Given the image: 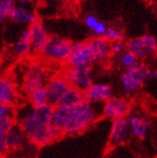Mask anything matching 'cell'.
Listing matches in <instances>:
<instances>
[{
    "label": "cell",
    "mask_w": 157,
    "mask_h": 158,
    "mask_svg": "<svg viewBox=\"0 0 157 158\" xmlns=\"http://www.w3.org/2000/svg\"><path fill=\"white\" fill-rule=\"evenodd\" d=\"M69 87H72L81 92L87 90L93 83V73L92 68L77 66V67H68L67 66L65 72L63 73Z\"/></svg>",
    "instance_id": "52a82bcc"
},
{
    "label": "cell",
    "mask_w": 157,
    "mask_h": 158,
    "mask_svg": "<svg viewBox=\"0 0 157 158\" xmlns=\"http://www.w3.org/2000/svg\"><path fill=\"white\" fill-rule=\"evenodd\" d=\"M14 5L13 0H0V22H6L10 19V15Z\"/></svg>",
    "instance_id": "d4e9b609"
},
{
    "label": "cell",
    "mask_w": 157,
    "mask_h": 158,
    "mask_svg": "<svg viewBox=\"0 0 157 158\" xmlns=\"http://www.w3.org/2000/svg\"><path fill=\"white\" fill-rule=\"evenodd\" d=\"M0 158H1V157H0Z\"/></svg>",
    "instance_id": "836d02e7"
},
{
    "label": "cell",
    "mask_w": 157,
    "mask_h": 158,
    "mask_svg": "<svg viewBox=\"0 0 157 158\" xmlns=\"http://www.w3.org/2000/svg\"><path fill=\"white\" fill-rule=\"evenodd\" d=\"M118 61H119V65L125 69H131L133 67H135L139 62V60L133 55L131 52L125 50L122 53H121L118 57Z\"/></svg>",
    "instance_id": "603a6c76"
},
{
    "label": "cell",
    "mask_w": 157,
    "mask_h": 158,
    "mask_svg": "<svg viewBox=\"0 0 157 158\" xmlns=\"http://www.w3.org/2000/svg\"><path fill=\"white\" fill-rule=\"evenodd\" d=\"M14 123L15 122L14 118H3V120H0V135L4 136L13 127Z\"/></svg>",
    "instance_id": "83f0119b"
},
{
    "label": "cell",
    "mask_w": 157,
    "mask_h": 158,
    "mask_svg": "<svg viewBox=\"0 0 157 158\" xmlns=\"http://www.w3.org/2000/svg\"><path fill=\"white\" fill-rule=\"evenodd\" d=\"M156 78H157V70L153 68H150V72H148V76H147V81L156 80Z\"/></svg>",
    "instance_id": "1f68e13d"
},
{
    "label": "cell",
    "mask_w": 157,
    "mask_h": 158,
    "mask_svg": "<svg viewBox=\"0 0 157 158\" xmlns=\"http://www.w3.org/2000/svg\"><path fill=\"white\" fill-rule=\"evenodd\" d=\"M27 97L29 99L28 103L31 104L33 107H41L45 104H48V94H46V91L44 88L34 91L33 93L28 94Z\"/></svg>",
    "instance_id": "44dd1931"
},
{
    "label": "cell",
    "mask_w": 157,
    "mask_h": 158,
    "mask_svg": "<svg viewBox=\"0 0 157 158\" xmlns=\"http://www.w3.org/2000/svg\"><path fill=\"white\" fill-rule=\"evenodd\" d=\"M126 50L131 52L141 63L153 59L157 51V42L152 35L132 38L126 44Z\"/></svg>",
    "instance_id": "8992f818"
},
{
    "label": "cell",
    "mask_w": 157,
    "mask_h": 158,
    "mask_svg": "<svg viewBox=\"0 0 157 158\" xmlns=\"http://www.w3.org/2000/svg\"><path fill=\"white\" fill-rule=\"evenodd\" d=\"M19 98L15 82L9 76H0V105L15 106Z\"/></svg>",
    "instance_id": "5bb4252c"
},
{
    "label": "cell",
    "mask_w": 157,
    "mask_h": 158,
    "mask_svg": "<svg viewBox=\"0 0 157 158\" xmlns=\"http://www.w3.org/2000/svg\"><path fill=\"white\" fill-rule=\"evenodd\" d=\"M122 37L123 33L121 28L117 26H108L102 38H104L110 44H113L119 41H122Z\"/></svg>",
    "instance_id": "cb8c5ba5"
},
{
    "label": "cell",
    "mask_w": 157,
    "mask_h": 158,
    "mask_svg": "<svg viewBox=\"0 0 157 158\" xmlns=\"http://www.w3.org/2000/svg\"><path fill=\"white\" fill-rule=\"evenodd\" d=\"M131 133L127 118H121L112 121L111 129H110V144L111 146L122 145L130 139Z\"/></svg>",
    "instance_id": "9a60e30c"
},
{
    "label": "cell",
    "mask_w": 157,
    "mask_h": 158,
    "mask_svg": "<svg viewBox=\"0 0 157 158\" xmlns=\"http://www.w3.org/2000/svg\"><path fill=\"white\" fill-rule=\"evenodd\" d=\"M68 88L69 85L63 73L50 77L49 81L44 88L46 94H48V104L53 107L57 106Z\"/></svg>",
    "instance_id": "8fae6325"
},
{
    "label": "cell",
    "mask_w": 157,
    "mask_h": 158,
    "mask_svg": "<svg viewBox=\"0 0 157 158\" xmlns=\"http://www.w3.org/2000/svg\"><path fill=\"white\" fill-rule=\"evenodd\" d=\"M33 2L27 0H19L14 2L10 15V20L14 24L29 28L39 20L38 15L33 9Z\"/></svg>",
    "instance_id": "ba28073f"
},
{
    "label": "cell",
    "mask_w": 157,
    "mask_h": 158,
    "mask_svg": "<svg viewBox=\"0 0 157 158\" xmlns=\"http://www.w3.org/2000/svg\"><path fill=\"white\" fill-rule=\"evenodd\" d=\"M107 27H108V25L106 24L105 22L98 20L97 22V24L93 26V28L91 31H92L93 34V37H98V38H100V37H103V35L105 34Z\"/></svg>",
    "instance_id": "4316f807"
},
{
    "label": "cell",
    "mask_w": 157,
    "mask_h": 158,
    "mask_svg": "<svg viewBox=\"0 0 157 158\" xmlns=\"http://www.w3.org/2000/svg\"><path fill=\"white\" fill-rule=\"evenodd\" d=\"M93 52V56L97 62H104L111 56V44L102 37H93L87 41Z\"/></svg>",
    "instance_id": "ac0fdd59"
},
{
    "label": "cell",
    "mask_w": 157,
    "mask_h": 158,
    "mask_svg": "<svg viewBox=\"0 0 157 158\" xmlns=\"http://www.w3.org/2000/svg\"><path fill=\"white\" fill-rule=\"evenodd\" d=\"M3 158H19V156L17 152L15 153H7Z\"/></svg>",
    "instance_id": "d6a6232c"
},
{
    "label": "cell",
    "mask_w": 157,
    "mask_h": 158,
    "mask_svg": "<svg viewBox=\"0 0 157 158\" xmlns=\"http://www.w3.org/2000/svg\"><path fill=\"white\" fill-rule=\"evenodd\" d=\"M98 21V19L97 18L96 15L93 14H89L85 17L84 19V23L85 25L87 26L90 30H92L93 28V26H95L97 24V22Z\"/></svg>",
    "instance_id": "f546056e"
},
{
    "label": "cell",
    "mask_w": 157,
    "mask_h": 158,
    "mask_svg": "<svg viewBox=\"0 0 157 158\" xmlns=\"http://www.w3.org/2000/svg\"><path fill=\"white\" fill-rule=\"evenodd\" d=\"M83 100H84L83 92L75 88H72V87H69L64 96H63L58 105L65 106V107H74L78 104H80Z\"/></svg>",
    "instance_id": "ffe728a7"
},
{
    "label": "cell",
    "mask_w": 157,
    "mask_h": 158,
    "mask_svg": "<svg viewBox=\"0 0 157 158\" xmlns=\"http://www.w3.org/2000/svg\"><path fill=\"white\" fill-rule=\"evenodd\" d=\"M125 50H126V44L122 41H119V42L111 44V54L120 55Z\"/></svg>",
    "instance_id": "f1b7e54d"
},
{
    "label": "cell",
    "mask_w": 157,
    "mask_h": 158,
    "mask_svg": "<svg viewBox=\"0 0 157 158\" xmlns=\"http://www.w3.org/2000/svg\"><path fill=\"white\" fill-rule=\"evenodd\" d=\"M15 114V106L0 105V120L3 118H14Z\"/></svg>",
    "instance_id": "484cf974"
},
{
    "label": "cell",
    "mask_w": 157,
    "mask_h": 158,
    "mask_svg": "<svg viewBox=\"0 0 157 158\" xmlns=\"http://www.w3.org/2000/svg\"><path fill=\"white\" fill-rule=\"evenodd\" d=\"M7 154V149L4 143V136L0 135V157L3 158Z\"/></svg>",
    "instance_id": "4dcf8cb0"
},
{
    "label": "cell",
    "mask_w": 157,
    "mask_h": 158,
    "mask_svg": "<svg viewBox=\"0 0 157 158\" xmlns=\"http://www.w3.org/2000/svg\"><path fill=\"white\" fill-rule=\"evenodd\" d=\"M12 52L18 58H24L31 53L29 28H24L21 34L18 37L17 41L13 44Z\"/></svg>",
    "instance_id": "d6986e66"
},
{
    "label": "cell",
    "mask_w": 157,
    "mask_h": 158,
    "mask_svg": "<svg viewBox=\"0 0 157 158\" xmlns=\"http://www.w3.org/2000/svg\"><path fill=\"white\" fill-rule=\"evenodd\" d=\"M72 48V43L59 36L49 37L40 53L42 59L52 63H67Z\"/></svg>",
    "instance_id": "3957f363"
},
{
    "label": "cell",
    "mask_w": 157,
    "mask_h": 158,
    "mask_svg": "<svg viewBox=\"0 0 157 158\" xmlns=\"http://www.w3.org/2000/svg\"><path fill=\"white\" fill-rule=\"evenodd\" d=\"M48 69L40 63H32L26 69L22 77V90L26 96L39 89L45 88L49 81Z\"/></svg>",
    "instance_id": "5b68a950"
},
{
    "label": "cell",
    "mask_w": 157,
    "mask_h": 158,
    "mask_svg": "<svg viewBox=\"0 0 157 158\" xmlns=\"http://www.w3.org/2000/svg\"><path fill=\"white\" fill-rule=\"evenodd\" d=\"M150 68L146 63L140 62L135 67L123 70L120 78L123 93L132 94L142 88L144 83L147 81Z\"/></svg>",
    "instance_id": "277c9868"
},
{
    "label": "cell",
    "mask_w": 157,
    "mask_h": 158,
    "mask_svg": "<svg viewBox=\"0 0 157 158\" xmlns=\"http://www.w3.org/2000/svg\"><path fill=\"white\" fill-rule=\"evenodd\" d=\"M26 137L20 126L14 123L13 127L4 135V143L7 149V153L18 152L21 147L26 143Z\"/></svg>",
    "instance_id": "e0dca14e"
},
{
    "label": "cell",
    "mask_w": 157,
    "mask_h": 158,
    "mask_svg": "<svg viewBox=\"0 0 157 158\" xmlns=\"http://www.w3.org/2000/svg\"><path fill=\"white\" fill-rule=\"evenodd\" d=\"M102 103H91L83 100L74 107L57 105L53 107L51 125L62 137L85 132L102 116Z\"/></svg>",
    "instance_id": "7a4b0ae2"
},
{
    "label": "cell",
    "mask_w": 157,
    "mask_h": 158,
    "mask_svg": "<svg viewBox=\"0 0 157 158\" xmlns=\"http://www.w3.org/2000/svg\"><path fill=\"white\" fill-rule=\"evenodd\" d=\"M131 112V101L125 97H112L102 107V116L109 120L126 118Z\"/></svg>",
    "instance_id": "9c48e42d"
},
{
    "label": "cell",
    "mask_w": 157,
    "mask_h": 158,
    "mask_svg": "<svg viewBox=\"0 0 157 158\" xmlns=\"http://www.w3.org/2000/svg\"><path fill=\"white\" fill-rule=\"evenodd\" d=\"M52 111L50 104L33 107L27 102L15 107L14 122L20 126L27 141L40 148L44 147L61 138L51 125Z\"/></svg>",
    "instance_id": "6da1fadb"
},
{
    "label": "cell",
    "mask_w": 157,
    "mask_h": 158,
    "mask_svg": "<svg viewBox=\"0 0 157 158\" xmlns=\"http://www.w3.org/2000/svg\"><path fill=\"white\" fill-rule=\"evenodd\" d=\"M29 32L31 53L35 55H40L43 46L48 43L50 37L48 34V31L41 20H38L32 26L29 27Z\"/></svg>",
    "instance_id": "4fadbf2b"
},
{
    "label": "cell",
    "mask_w": 157,
    "mask_h": 158,
    "mask_svg": "<svg viewBox=\"0 0 157 158\" xmlns=\"http://www.w3.org/2000/svg\"><path fill=\"white\" fill-rule=\"evenodd\" d=\"M40 152V147L30 141H26V143L21 147V148L17 152L19 158H37Z\"/></svg>",
    "instance_id": "7402d4cb"
},
{
    "label": "cell",
    "mask_w": 157,
    "mask_h": 158,
    "mask_svg": "<svg viewBox=\"0 0 157 158\" xmlns=\"http://www.w3.org/2000/svg\"><path fill=\"white\" fill-rule=\"evenodd\" d=\"M126 118L131 136L136 139H144L147 136L151 124L150 120L145 115L139 112H130Z\"/></svg>",
    "instance_id": "2e32d148"
},
{
    "label": "cell",
    "mask_w": 157,
    "mask_h": 158,
    "mask_svg": "<svg viewBox=\"0 0 157 158\" xmlns=\"http://www.w3.org/2000/svg\"><path fill=\"white\" fill-rule=\"evenodd\" d=\"M95 63V59L93 56V52L90 46L86 42H80L72 44V52H70L69 58L67 62V66L68 67H77L84 66L90 67Z\"/></svg>",
    "instance_id": "30bf717a"
},
{
    "label": "cell",
    "mask_w": 157,
    "mask_h": 158,
    "mask_svg": "<svg viewBox=\"0 0 157 158\" xmlns=\"http://www.w3.org/2000/svg\"><path fill=\"white\" fill-rule=\"evenodd\" d=\"M114 94L112 86L105 83H93L83 92L84 99L91 103H105Z\"/></svg>",
    "instance_id": "7c38bea8"
}]
</instances>
